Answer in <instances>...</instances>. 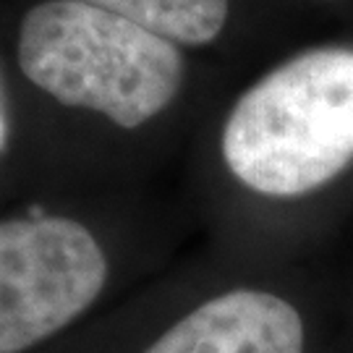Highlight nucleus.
<instances>
[{
  "label": "nucleus",
  "mask_w": 353,
  "mask_h": 353,
  "mask_svg": "<svg viewBox=\"0 0 353 353\" xmlns=\"http://www.w3.org/2000/svg\"><path fill=\"white\" fill-rule=\"evenodd\" d=\"M223 160L265 196H303L353 163V48L327 45L288 58L233 105Z\"/></svg>",
  "instance_id": "obj_1"
},
{
  "label": "nucleus",
  "mask_w": 353,
  "mask_h": 353,
  "mask_svg": "<svg viewBox=\"0 0 353 353\" xmlns=\"http://www.w3.org/2000/svg\"><path fill=\"white\" fill-rule=\"evenodd\" d=\"M24 76L68 108L139 128L176 100L183 55L176 42L81 0H48L19 29Z\"/></svg>",
  "instance_id": "obj_2"
},
{
  "label": "nucleus",
  "mask_w": 353,
  "mask_h": 353,
  "mask_svg": "<svg viewBox=\"0 0 353 353\" xmlns=\"http://www.w3.org/2000/svg\"><path fill=\"white\" fill-rule=\"evenodd\" d=\"M108 259L68 217L0 223V353H21L84 314L105 288Z\"/></svg>",
  "instance_id": "obj_3"
},
{
  "label": "nucleus",
  "mask_w": 353,
  "mask_h": 353,
  "mask_svg": "<svg viewBox=\"0 0 353 353\" xmlns=\"http://www.w3.org/2000/svg\"><path fill=\"white\" fill-rule=\"evenodd\" d=\"M144 353H303V322L275 293L228 290L178 319Z\"/></svg>",
  "instance_id": "obj_4"
},
{
  "label": "nucleus",
  "mask_w": 353,
  "mask_h": 353,
  "mask_svg": "<svg viewBox=\"0 0 353 353\" xmlns=\"http://www.w3.org/2000/svg\"><path fill=\"white\" fill-rule=\"evenodd\" d=\"M176 45H207L228 21V0H81Z\"/></svg>",
  "instance_id": "obj_5"
},
{
  "label": "nucleus",
  "mask_w": 353,
  "mask_h": 353,
  "mask_svg": "<svg viewBox=\"0 0 353 353\" xmlns=\"http://www.w3.org/2000/svg\"><path fill=\"white\" fill-rule=\"evenodd\" d=\"M6 139H8V121H6V108H3V94H0V152L6 150Z\"/></svg>",
  "instance_id": "obj_6"
}]
</instances>
